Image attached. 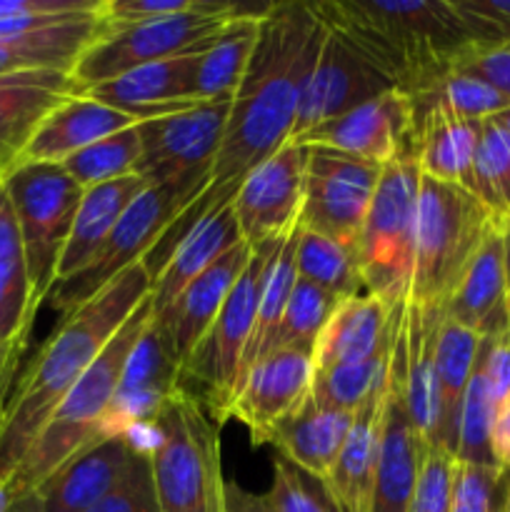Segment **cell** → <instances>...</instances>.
Here are the masks:
<instances>
[{
  "mask_svg": "<svg viewBox=\"0 0 510 512\" xmlns=\"http://www.w3.org/2000/svg\"><path fill=\"white\" fill-rule=\"evenodd\" d=\"M388 90H398L393 78L383 73L348 35L328 28L318 63L310 70V78L305 83L290 140H298L308 130L340 118L348 110L358 108Z\"/></svg>",
  "mask_w": 510,
  "mask_h": 512,
  "instance_id": "cell-14",
  "label": "cell"
},
{
  "mask_svg": "<svg viewBox=\"0 0 510 512\" xmlns=\"http://www.w3.org/2000/svg\"><path fill=\"white\" fill-rule=\"evenodd\" d=\"M295 265H298V280H305L338 300L368 293L360 273L358 248L350 243L300 228Z\"/></svg>",
  "mask_w": 510,
  "mask_h": 512,
  "instance_id": "cell-40",
  "label": "cell"
},
{
  "mask_svg": "<svg viewBox=\"0 0 510 512\" xmlns=\"http://www.w3.org/2000/svg\"><path fill=\"white\" fill-rule=\"evenodd\" d=\"M305 150V200L298 225L355 245L383 168L333 148L305 145Z\"/></svg>",
  "mask_w": 510,
  "mask_h": 512,
  "instance_id": "cell-13",
  "label": "cell"
},
{
  "mask_svg": "<svg viewBox=\"0 0 510 512\" xmlns=\"http://www.w3.org/2000/svg\"><path fill=\"white\" fill-rule=\"evenodd\" d=\"M473 195L498 220H510V133L485 120L475 153Z\"/></svg>",
  "mask_w": 510,
  "mask_h": 512,
  "instance_id": "cell-43",
  "label": "cell"
},
{
  "mask_svg": "<svg viewBox=\"0 0 510 512\" xmlns=\"http://www.w3.org/2000/svg\"><path fill=\"white\" fill-rule=\"evenodd\" d=\"M150 295L143 263L130 265L98 295L63 315L15 383L0 430V480L10 483L65 395Z\"/></svg>",
  "mask_w": 510,
  "mask_h": 512,
  "instance_id": "cell-2",
  "label": "cell"
},
{
  "mask_svg": "<svg viewBox=\"0 0 510 512\" xmlns=\"http://www.w3.org/2000/svg\"><path fill=\"white\" fill-rule=\"evenodd\" d=\"M150 320H153V303H150L148 295L138 305V310L125 320L123 328L113 335V340L105 345V350L90 365L88 373L65 395L53 418L48 420L40 438L35 440L30 453L25 455L20 468L10 478L8 488L13 498L20 493H28V490H38L75 453L88 448L95 440L108 438L103 433L105 418H108L115 393H118L125 363H128L135 343L145 333Z\"/></svg>",
  "mask_w": 510,
  "mask_h": 512,
  "instance_id": "cell-4",
  "label": "cell"
},
{
  "mask_svg": "<svg viewBox=\"0 0 510 512\" xmlns=\"http://www.w3.org/2000/svg\"><path fill=\"white\" fill-rule=\"evenodd\" d=\"M355 418L358 413L320 408L310 395L303 408L275 425L268 443L278 448L280 458L325 483L343 453Z\"/></svg>",
  "mask_w": 510,
  "mask_h": 512,
  "instance_id": "cell-28",
  "label": "cell"
},
{
  "mask_svg": "<svg viewBox=\"0 0 510 512\" xmlns=\"http://www.w3.org/2000/svg\"><path fill=\"white\" fill-rule=\"evenodd\" d=\"M455 70H463V73L485 80L510 100V40H498V43H488L470 50L455 65Z\"/></svg>",
  "mask_w": 510,
  "mask_h": 512,
  "instance_id": "cell-50",
  "label": "cell"
},
{
  "mask_svg": "<svg viewBox=\"0 0 510 512\" xmlns=\"http://www.w3.org/2000/svg\"><path fill=\"white\" fill-rule=\"evenodd\" d=\"M443 310L423 308L408 298L398 310L393 360L403 383L410 420L428 448H443V405L435 373V340Z\"/></svg>",
  "mask_w": 510,
  "mask_h": 512,
  "instance_id": "cell-17",
  "label": "cell"
},
{
  "mask_svg": "<svg viewBox=\"0 0 510 512\" xmlns=\"http://www.w3.org/2000/svg\"><path fill=\"white\" fill-rule=\"evenodd\" d=\"M505 225L508 223L490 230L443 310L445 318L473 330L480 338H495L510 330Z\"/></svg>",
  "mask_w": 510,
  "mask_h": 512,
  "instance_id": "cell-25",
  "label": "cell"
},
{
  "mask_svg": "<svg viewBox=\"0 0 510 512\" xmlns=\"http://www.w3.org/2000/svg\"><path fill=\"white\" fill-rule=\"evenodd\" d=\"M355 155L385 168L400 155H413V115L403 90H388L340 118L328 120L293 140Z\"/></svg>",
  "mask_w": 510,
  "mask_h": 512,
  "instance_id": "cell-18",
  "label": "cell"
},
{
  "mask_svg": "<svg viewBox=\"0 0 510 512\" xmlns=\"http://www.w3.org/2000/svg\"><path fill=\"white\" fill-rule=\"evenodd\" d=\"M73 95V75L60 70L0 75V178L18 165L40 123Z\"/></svg>",
  "mask_w": 510,
  "mask_h": 512,
  "instance_id": "cell-24",
  "label": "cell"
},
{
  "mask_svg": "<svg viewBox=\"0 0 510 512\" xmlns=\"http://www.w3.org/2000/svg\"><path fill=\"white\" fill-rule=\"evenodd\" d=\"M420 178L413 155L385 165L355 243L365 290L388 308H400L410 298Z\"/></svg>",
  "mask_w": 510,
  "mask_h": 512,
  "instance_id": "cell-8",
  "label": "cell"
},
{
  "mask_svg": "<svg viewBox=\"0 0 510 512\" xmlns=\"http://www.w3.org/2000/svg\"><path fill=\"white\" fill-rule=\"evenodd\" d=\"M313 8L403 93L450 73L470 50L485 45L455 0H328Z\"/></svg>",
  "mask_w": 510,
  "mask_h": 512,
  "instance_id": "cell-3",
  "label": "cell"
},
{
  "mask_svg": "<svg viewBox=\"0 0 510 512\" xmlns=\"http://www.w3.org/2000/svg\"><path fill=\"white\" fill-rule=\"evenodd\" d=\"M478 363L485 375V385L490 390L495 408L510 403V330L495 338L480 340Z\"/></svg>",
  "mask_w": 510,
  "mask_h": 512,
  "instance_id": "cell-51",
  "label": "cell"
},
{
  "mask_svg": "<svg viewBox=\"0 0 510 512\" xmlns=\"http://www.w3.org/2000/svg\"><path fill=\"white\" fill-rule=\"evenodd\" d=\"M265 498L275 512H340L323 480L313 478L283 458L273 463V483Z\"/></svg>",
  "mask_w": 510,
  "mask_h": 512,
  "instance_id": "cell-45",
  "label": "cell"
},
{
  "mask_svg": "<svg viewBox=\"0 0 510 512\" xmlns=\"http://www.w3.org/2000/svg\"><path fill=\"white\" fill-rule=\"evenodd\" d=\"M138 125L108 135V138L78 150V153H73L60 165H63V168L68 170L70 178H73L75 183L83 185L85 190L95 188V185L110 183V180L135 175L140 163V153H143Z\"/></svg>",
  "mask_w": 510,
  "mask_h": 512,
  "instance_id": "cell-41",
  "label": "cell"
},
{
  "mask_svg": "<svg viewBox=\"0 0 510 512\" xmlns=\"http://www.w3.org/2000/svg\"><path fill=\"white\" fill-rule=\"evenodd\" d=\"M338 303L340 300L325 293V290L315 288L305 280H298L288 300V308L283 313V320L278 325L273 345H270V353L273 350H303V353L313 355L315 343H318L320 333L328 325Z\"/></svg>",
  "mask_w": 510,
  "mask_h": 512,
  "instance_id": "cell-42",
  "label": "cell"
},
{
  "mask_svg": "<svg viewBox=\"0 0 510 512\" xmlns=\"http://www.w3.org/2000/svg\"><path fill=\"white\" fill-rule=\"evenodd\" d=\"M313 380V355L303 350H273L243 375L230 405V418L248 430L255 445L268 443L275 425L308 403Z\"/></svg>",
  "mask_w": 510,
  "mask_h": 512,
  "instance_id": "cell-16",
  "label": "cell"
},
{
  "mask_svg": "<svg viewBox=\"0 0 510 512\" xmlns=\"http://www.w3.org/2000/svg\"><path fill=\"white\" fill-rule=\"evenodd\" d=\"M38 308L18 220L0 180V345L5 350L25 353Z\"/></svg>",
  "mask_w": 510,
  "mask_h": 512,
  "instance_id": "cell-32",
  "label": "cell"
},
{
  "mask_svg": "<svg viewBox=\"0 0 510 512\" xmlns=\"http://www.w3.org/2000/svg\"><path fill=\"white\" fill-rule=\"evenodd\" d=\"M100 3L83 13L65 15L45 28L25 33L13 40H0V75L23 73V70H60L73 73L80 55L105 33L100 18Z\"/></svg>",
  "mask_w": 510,
  "mask_h": 512,
  "instance_id": "cell-26",
  "label": "cell"
},
{
  "mask_svg": "<svg viewBox=\"0 0 510 512\" xmlns=\"http://www.w3.org/2000/svg\"><path fill=\"white\" fill-rule=\"evenodd\" d=\"M455 5L478 28L485 45L510 40V0H455Z\"/></svg>",
  "mask_w": 510,
  "mask_h": 512,
  "instance_id": "cell-52",
  "label": "cell"
},
{
  "mask_svg": "<svg viewBox=\"0 0 510 512\" xmlns=\"http://www.w3.org/2000/svg\"><path fill=\"white\" fill-rule=\"evenodd\" d=\"M8 512H43V498H40L38 490H28V493L15 495L13 503H10Z\"/></svg>",
  "mask_w": 510,
  "mask_h": 512,
  "instance_id": "cell-57",
  "label": "cell"
},
{
  "mask_svg": "<svg viewBox=\"0 0 510 512\" xmlns=\"http://www.w3.org/2000/svg\"><path fill=\"white\" fill-rule=\"evenodd\" d=\"M20 358H23L20 350H5L0 345V430H3L5 410H8V400L15 388V375H18Z\"/></svg>",
  "mask_w": 510,
  "mask_h": 512,
  "instance_id": "cell-56",
  "label": "cell"
},
{
  "mask_svg": "<svg viewBox=\"0 0 510 512\" xmlns=\"http://www.w3.org/2000/svg\"><path fill=\"white\" fill-rule=\"evenodd\" d=\"M95 3L98 0H0V20L30 13H75Z\"/></svg>",
  "mask_w": 510,
  "mask_h": 512,
  "instance_id": "cell-53",
  "label": "cell"
},
{
  "mask_svg": "<svg viewBox=\"0 0 510 512\" xmlns=\"http://www.w3.org/2000/svg\"><path fill=\"white\" fill-rule=\"evenodd\" d=\"M495 218L473 193L458 185L420 178L415 213V258L410 300L423 308L445 310Z\"/></svg>",
  "mask_w": 510,
  "mask_h": 512,
  "instance_id": "cell-5",
  "label": "cell"
},
{
  "mask_svg": "<svg viewBox=\"0 0 510 512\" xmlns=\"http://www.w3.org/2000/svg\"><path fill=\"white\" fill-rule=\"evenodd\" d=\"M490 453H493V463L510 473V403L495 413L493 430H490Z\"/></svg>",
  "mask_w": 510,
  "mask_h": 512,
  "instance_id": "cell-54",
  "label": "cell"
},
{
  "mask_svg": "<svg viewBox=\"0 0 510 512\" xmlns=\"http://www.w3.org/2000/svg\"><path fill=\"white\" fill-rule=\"evenodd\" d=\"M385 393L370 400L355 418L345 448L335 463L325 488L333 495L340 512H373L375 468H378L380 420H383Z\"/></svg>",
  "mask_w": 510,
  "mask_h": 512,
  "instance_id": "cell-34",
  "label": "cell"
},
{
  "mask_svg": "<svg viewBox=\"0 0 510 512\" xmlns=\"http://www.w3.org/2000/svg\"><path fill=\"white\" fill-rule=\"evenodd\" d=\"M480 335L463 325L453 323L443 315L438 340H435V373L440 385V405H443V450L455 458L458 445L460 408H463L465 390L473 375L475 360L480 350Z\"/></svg>",
  "mask_w": 510,
  "mask_h": 512,
  "instance_id": "cell-38",
  "label": "cell"
},
{
  "mask_svg": "<svg viewBox=\"0 0 510 512\" xmlns=\"http://www.w3.org/2000/svg\"><path fill=\"white\" fill-rule=\"evenodd\" d=\"M160 448L150 458L160 512H223L218 423L178 385L155 418Z\"/></svg>",
  "mask_w": 510,
  "mask_h": 512,
  "instance_id": "cell-6",
  "label": "cell"
},
{
  "mask_svg": "<svg viewBox=\"0 0 510 512\" xmlns=\"http://www.w3.org/2000/svg\"><path fill=\"white\" fill-rule=\"evenodd\" d=\"M498 408H495L490 390L485 385V375L480 363L475 360L473 375H470L468 390H465L463 408H460L458 423V445H455V460L470 465H495L490 453V430Z\"/></svg>",
  "mask_w": 510,
  "mask_h": 512,
  "instance_id": "cell-44",
  "label": "cell"
},
{
  "mask_svg": "<svg viewBox=\"0 0 510 512\" xmlns=\"http://www.w3.org/2000/svg\"><path fill=\"white\" fill-rule=\"evenodd\" d=\"M205 48L190 50V53L175 55V58L160 60V63L140 65L120 78L105 80L78 95L98 100L125 115H133L140 123L193 108L198 105L193 98L195 68H198V55Z\"/></svg>",
  "mask_w": 510,
  "mask_h": 512,
  "instance_id": "cell-21",
  "label": "cell"
},
{
  "mask_svg": "<svg viewBox=\"0 0 510 512\" xmlns=\"http://www.w3.org/2000/svg\"><path fill=\"white\" fill-rule=\"evenodd\" d=\"M243 243L238 218H235L233 200L210 210L193 228V233L175 248L168 263L163 265L155 280L150 283V303L153 315L163 313L200 273L210 268L228 250Z\"/></svg>",
  "mask_w": 510,
  "mask_h": 512,
  "instance_id": "cell-30",
  "label": "cell"
},
{
  "mask_svg": "<svg viewBox=\"0 0 510 512\" xmlns=\"http://www.w3.org/2000/svg\"><path fill=\"white\" fill-rule=\"evenodd\" d=\"M250 255H253V248L243 240L233 250H228L223 258L215 260L205 273H200L163 313L153 315L155 328L163 335L165 348H168L170 358L175 360L178 368H183L195 345L208 333L215 315L220 313L225 298L233 290L235 280L248 265Z\"/></svg>",
  "mask_w": 510,
  "mask_h": 512,
  "instance_id": "cell-22",
  "label": "cell"
},
{
  "mask_svg": "<svg viewBox=\"0 0 510 512\" xmlns=\"http://www.w3.org/2000/svg\"><path fill=\"white\" fill-rule=\"evenodd\" d=\"M223 512H275L265 495H255L243 485L225 480V505Z\"/></svg>",
  "mask_w": 510,
  "mask_h": 512,
  "instance_id": "cell-55",
  "label": "cell"
},
{
  "mask_svg": "<svg viewBox=\"0 0 510 512\" xmlns=\"http://www.w3.org/2000/svg\"><path fill=\"white\" fill-rule=\"evenodd\" d=\"M88 512H160L153 473H150V458H145L135 468V473L130 475L123 488L110 493Z\"/></svg>",
  "mask_w": 510,
  "mask_h": 512,
  "instance_id": "cell-49",
  "label": "cell"
},
{
  "mask_svg": "<svg viewBox=\"0 0 510 512\" xmlns=\"http://www.w3.org/2000/svg\"><path fill=\"white\" fill-rule=\"evenodd\" d=\"M0 180L18 220L35 300L43 305L55 288L60 255L85 188L58 163H18Z\"/></svg>",
  "mask_w": 510,
  "mask_h": 512,
  "instance_id": "cell-10",
  "label": "cell"
},
{
  "mask_svg": "<svg viewBox=\"0 0 510 512\" xmlns=\"http://www.w3.org/2000/svg\"><path fill=\"white\" fill-rule=\"evenodd\" d=\"M263 18L233 20L198 55V68H195L193 80L195 103L233 100L235 90H238L240 80H243L245 70H248L250 55L255 50V40H258V25Z\"/></svg>",
  "mask_w": 510,
  "mask_h": 512,
  "instance_id": "cell-37",
  "label": "cell"
},
{
  "mask_svg": "<svg viewBox=\"0 0 510 512\" xmlns=\"http://www.w3.org/2000/svg\"><path fill=\"white\" fill-rule=\"evenodd\" d=\"M455 458L443 448H430L420 470L408 512H450Z\"/></svg>",
  "mask_w": 510,
  "mask_h": 512,
  "instance_id": "cell-47",
  "label": "cell"
},
{
  "mask_svg": "<svg viewBox=\"0 0 510 512\" xmlns=\"http://www.w3.org/2000/svg\"><path fill=\"white\" fill-rule=\"evenodd\" d=\"M325 30L313 3H273L260 20L255 50L233 95L228 130L210 173L218 188L240 185L250 170L290 143Z\"/></svg>",
  "mask_w": 510,
  "mask_h": 512,
  "instance_id": "cell-1",
  "label": "cell"
},
{
  "mask_svg": "<svg viewBox=\"0 0 510 512\" xmlns=\"http://www.w3.org/2000/svg\"><path fill=\"white\" fill-rule=\"evenodd\" d=\"M10 503H13V493H10L8 483H3V480H0V512H8Z\"/></svg>",
  "mask_w": 510,
  "mask_h": 512,
  "instance_id": "cell-58",
  "label": "cell"
},
{
  "mask_svg": "<svg viewBox=\"0 0 510 512\" xmlns=\"http://www.w3.org/2000/svg\"><path fill=\"white\" fill-rule=\"evenodd\" d=\"M198 8L200 0H103L100 18L108 25H130L173 18V15L193 13Z\"/></svg>",
  "mask_w": 510,
  "mask_h": 512,
  "instance_id": "cell-48",
  "label": "cell"
},
{
  "mask_svg": "<svg viewBox=\"0 0 510 512\" xmlns=\"http://www.w3.org/2000/svg\"><path fill=\"white\" fill-rule=\"evenodd\" d=\"M298 238L300 225L270 245L268 258H265L263 278H260L258 310H255L253 338H250L248 353H245L243 375L248 373V368H253L260 358H265V355L270 353V345H273L280 320H283L285 308H288L290 295H293L295 283H298V265H295ZM240 383H243V380H240Z\"/></svg>",
  "mask_w": 510,
  "mask_h": 512,
  "instance_id": "cell-36",
  "label": "cell"
},
{
  "mask_svg": "<svg viewBox=\"0 0 510 512\" xmlns=\"http://www.w3.org/2000/svg\"><path fill=\"white\" fill-rule=\"evenodd\" d=\"M140 120L133 115H125L120 110L108 108L98 100L73 95L65 103H60L48 118L40 123L35 135L30 138L28 148L23 150L18 163H63L78 150L120 133L125 128H133Z\"/></svg>",
  "mask_w": 510,
  "mask_h": 512,
  "instance_id": "cell-27",
  "label": "cell"
},
{
  "mask_svg": "<svg viewBox=\"0 0 510 512\" xmlns=\"http://www.w3.org/2000/svg\"><path fill=\"white\" fill-rule=\"evenodd\" d=\"M490 120H495V123H498L505 133H510V108L503 110V113H498L495 118H490Z\"/></svg>",
  "mask_w": 510,
  "mask_h": 512,
  "instance_id": "cell-60",
  "label": "cell"
},
{
  "mask_svg": "<svg viewBox=\"0 0 510 512\" xmlns=\"http://www.w3.org/2000/svg\"><path fill=\"white\" fill-rule=\"evenodd\" d=\"M205 188L208 185H200V188L148 185L138 195V200L125 210V215L118 220L98 255L90 260L88 268L65 280V283L55 285L48 298L50 305L60 315H68L83 303H88L105 285L113 283L123 270L140 263L145 253L155 245V240L160 238V233L168 228L170 220Z\"/></svg>",
  "mask_w": 510,
  "mask_h": 512,
  "instance_id": "cell-12",
  "label": "cell"
},
{
  "mask_svg": "<svg viewBox=\"0 0 510 512\" xmlns=\"http://www.w3.org/2000/svg\"><path fill=\"white\" fill-rule=\"evenodd\" d=\"M405 95L413 115V130L428 118L490 120L510 108V100L503 93L463 70H450Z\"/></svg>",
  "mask_w": 510,
  "mask_h": 512,
  "instance_id": "cell-35",
  "label": "cell"
},
{
  "mask_svg": "<svg viewBox=\"0 0 510 512\" xmlns=\"http://www.w3.org/2000/svg\"><path fill=\"white\" fill-rule=\"evenodd\" d=\"M273 3L243 5L220 3V0H200L193 13L173 15V18L145 20V23L108 25L105 33L85 50L73 68V83L78 93L120 78L140 65L160 63L190 50L205 48L220 35V30L238 18H263Z\"/></svg>",
  "mask_w": 510,
  "mask_h": 512,
  "instance_id": "cell-7",
  "label": "cell"
},
{
  "mask_svg": "<svg viewBox=\"0 0 510 512\" xmlns=\"http://www.w3.org/2000/svg\"><path fill=\"white\" fill-rule=\"evenodd\" d=\"M178 375L180 368L170 358L163 335L150 320L125 363L103 433L110 438V435H123L133 425L155 423L165 400L178 388Z\"/></svg>",
  "mask_w": 510,
  "mask_h": 512,
  "instance_id": "cell-23",
  "label": "cell"
},
{
  "mask_svg": "<svg viewBox=\"0 0 510 512\" xmlns=\"http://www.w3.org/2000/svg\"><path fill=\"white\" fill-rule=\"evenodd\" d=\"M428 450V443L420 438L410 420L398 365L390 358V378L380 420L373 512H408Z\"/></svg>",
  "mask_w": 510,
  "mask_h": 512,
  "instance_id": "cell-19",
  "label": "cell"
},
{
  "mask_svg": "<svg viewBox=\"0 0 510 512\" xmlns=\"http://www.w3.org/2000/svg\"><path fill=\"white\" fill-rule=\"evenodd\" d=\"M230 108L233 100H213L143 120L138 125L143 153L135 175L148 185H208L228 130Z\"/></svg>",
  "mask_w": 510,
  "mask_h": 512,
  "instance_id": "cell-11",
  "label": "cell"
},
{
  "mask_svg": "<svg viewBox=\"0 0 510 512\" xmlns=\"http://www.w3.org/2000/svg\"><path fill=\"white\" fill-rule=\"evenodd\" d=\"M305 153V145L290 140L238 185L233 210L250 248L273 243L298 228L305 200Z\"/></svg>",
  "mask_w": 510,
  "mask_h": 512,
  "instance_id": "cell-15",
  "label": "cell"
},
{
  "mask_svg": "<svg viewBox=\"0 0 510 512\" xmlns=\"http://www.w3.org/2000/svg\"><path fill=\"white\" fill-rule=\"evenodd\" d=\"M508 475V498H505V512H510V473H505Z\"/></svg>",
  "mask_w": 510,
  "mask_h": 512,
  "instance_id": "cell-61",
  "label": "cell"
},
{
  "mask_svg": "<svg viewBox=\"0 0 510 512\" xmlns=\"http://www.w3.org/2000/svg\"><path fill=\"white\" fill-rule=\"evenodd\" d=\"M273 243L253 248L248 265L235 280L213 325L180 368L178 385L188 390L218 425L230 418V405L243 380L245 353L253 338L255 310H258L260 278Z\"/></svg>",
  "mask_w": 510,
  "mask_h": 512,
  "instance_id": "cell-9",
  "label": "cell"
},
{
  "mask_svg": "<svg viewBox=\"0 0 510 512\" xmlns=\"http://www.w3.org/2000/svg\"><path fill=\"white\" fill-rule=\"evenodd\" d=\"M508 475L498 465H470L455 460L450 512H505Z\"/></svg>",
  "mask_w": 510,
  "mask_h": 512,
  "instance_id": "cell-46",
  "label": "cell"
},
{
  "mask_svg": "<svg viewBox=\"0 0 510 512\" xmlns=\"http://www.w3.org/2000/svg\"><path fill=\"white\" fill-rule=\"evenodd\" d=\"M505 260H508V315H510V220L505 225Z\"/></svg>",
  "mask_w": 510,
  "mask_h": 512,
  "instance_id": "cell-59",
  "label": "cell"
},
{
  "mask_svg": "<svg viewBox=\"0 0 510 512\" xmlns=\"http://www.w3.org/2000/svg\"><path fill=\"white\" fill-rule=\"evenodd\" d=\"M143 460L123 435L95 440L40 485L43 512H88L123 488Z\"/></svg>",
  "mask_w": 510,
  "mask_h": 512,
  "instance_id": "cell-20",
  "label": "cell"
},
{
  "mask_svg": "<svg viewBox=\"0 0 510 512\" xmlns=\"http://www.w3.org/2000/svg\"><path fill=\"white\" fill-rule=\"evenodd\" d=\"M485 120L428 118L413 130V158L420 175L473 193L475 153Z\"/></svg>",
  "mask_w": 510,
  "mask_h": 512,
  "instance_id": "cell-33",
  "label": "cell"
},
{
  "mask_svg": "<svg viewBox=\"0 0 510 512\" xmlns=\"http://www.w3.org/2000/svg\"><path fill=\"white\" fill-rule=\"evenodd\" d=\"M145 188L148 183L140 175H128V178L110 180V183L85 190L78 215H75V225L70 230L63 255H60L55 285L65 283L88 268L90 260L98 255L118 220L125 215V210L138 200Z\"/></svg>",
  "mask_w": 510,
  "mask_h": 512,
  "instance_id": "cell-31",
  "label": "cell"
},
{
  "mask_svg": "<svg viewBox=\"0 0 510 512\" xmlns=\"http://www.w3.org/2000/svg\"><path fill=\"white\" fill-rule=\"evenodd\" d=\"M398 308L363 293L340 300L313 350L315 370L360 363L390 340Z\"/></svg>",
  "mask_w": 510,
  "mask_h": 512,
  "instance_id": "cell-29",
  "label": "cell"
},
{
  "mask_svg": "<svg viewBox=\"0 0 510 512\" xmlns=\"http://www.w3.org/2000/svg\"><path fill=\"white\" fill-rule=\"evenodd\" d=\"M400 308H403V305H400ZM395 323H398V313H395ZM393 343H395V325L388 343H385L378 353L370 355V358L360 360V363L315 370V380H313L315 403H318L320 408L360 413L370 400L380 398V395L388 390Z\"/></svg>",
  "mask_w": 510,
  "mask_h": 512,
  "instance_id": "cell-39",
  "label": "cell"
}]
</instances>
